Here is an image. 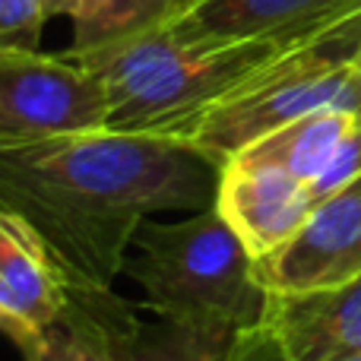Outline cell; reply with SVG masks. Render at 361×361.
<instances>
[{
	"label": "cell",
	"instance_id": "6da1fadb",
	"mask_svg": "<svg viewBox=\"0 0 361 361\" xmlns=\"http://www.w3.org/2000/svg\"><path fill=\"white\" fill-rule=\"evenodd\" d=\"M219 169L190 140L111 127L0 143V209L42 235L70 288L105 292L152 212L216 203Z\"/></svg>",
	"mask_w": 361,
	"mask_h": 361
},
{
	"label": "cell",
	"instance_id": "7a4b0ae2",
	"mask_svg": "<svg viewBox=\"0 0 361 361\" xmlns=\"http://www.w3.org/2000/svg\"><path fill=\"white\" fill-rule=\"evenodd\" d=\"M67 54L102 80L111 130L190 140L212 105L282 51L257 42H193L175 23H159Z\"/></svg>",
	"mask_w": 361,
	"mask_h": 361
},
{
	"label": "cell",
	"instance_id": "3957f363",
	"mask_svg": "<svg viewBox=\"0 0 361 361\" xmlns=\"http://www.w3.org/2000/svg\"><path fill=\"white\" fill-rule=\"evenodd\" d=\"M254 263L228 219L209 206L180 222L146 219L124 273L143 288L152 314L238 333L260 324L267 311Z\"/></svg>",
	"mask_w": 361,
	"mask_h": 361
},
{
	"label": "cell",
	"instance_id": "277c9868",
	"mask_svg": "<svg viewBox=\"0 0 361 361\" xmlns=\"http://www.w3.org/2000/svg\"><path fill=\"white\" fill-rule=\"evenodd\" d=\"M326 108L355 111L352 67L333 63L314 44H298L267 61L212 105L193 127L190 143L222 165L257 140Z\"/></svg>",
	"mask_w": 361,
	"mask_h": 361
},
{
	"label": "cell",
	"instance_id": "5b68a950",
	"mask_svg": "<svg viewBox=\"0 0 361 361\" xmlns=\"http://www.w3.org/2000/svg\"><path fill=\"white\" fill-rule=\"evenodd\" d=\"M102 80L70 54L0 51V143H29L108 127Z\"/></svg>",
	"mask_w": 361,
	"mask_h": 361
},
{
	"label": "cell",
	"instance_id": "8992f818",
	"mask_svg": "<svg viewBox=\"0 0 361 361\" xmlns=\"http://www.w3.org/2000/svg\"><path fill=\"white\" fill-rule=\"evenodd\" d=\"M267 292H311L361 279V175L320 200L298 235L254 263Z\"/></svg>",
	"mask_w": 361,
	"mask_h": 361
},
{
	"label": "cell",
	"instance_id": "52a82bcc",
	"mask_svg": "<svg viewBox=\"0 0 361 361\" xmlns=\"http://www.w3.org/2000/svg\"><path fill=\"white\" fill-rule=\"evenodd\" d=\"M358 10L361 0H193L165 23L193 42H257L292 51Z\"/></svg>",
	"mask_w": 361,
	"mask_h": 361
},
{
	"label": "cell",
	"instance_id": "ba28073f",
	"mask_svg": "<svg viewBox=\"0 0 361 361\" xmlns=\"http://www.w3.org/2000/svg\"><path fill=\"white\" fill-rule=\"evenodd\" d=\"M216 206L238 231L254 260L279 250L314 212V197L301 180L247 156H231L219 169Z\"/></svg>",
	"mask_w": 361,
	"mask_h": 361
},
{
	"label": "cell",
	"instance_id": "9c48e42d",
	"mask_svg": "<svg viewBox=\"0 0 361 361\" xmlns=\"http://www.w3.org/2000/svg\"><path fill=\"white\" fill-rule=\"evenodd\" d=\"M70 282L63 279L48 244L16 212L0 209V307L16 326V345L25 358L42 333L63 314Z\"/></svg>",
	"mask_w": 361,
	"mask_h": 361
},
{
	"label": "cell",
	"instance_id": "30bf717a",
	"mask_svg": "<svg viewBox=\"0 0 361 361\" xmlns=\"http://www.w3.org/2000/svg\"><path fill=\"white\" fill-rule=\"evenodd\" d=\"M260 324L292 361L361 358V279L311 292H267Z\"/></svg>",
	"mask_w": 361,
	"mask_h": 361
},
{
	"label": "cell",
	"instance_id": "8fae6325",
	"mask_svg": "<svg viewBox=\"0 0 361 361\" xmlns=\"http://www.w3.org/2000/svg\"><path fill=\"white\" fill-rule=\"evenodd\" d=\"M92 298L114 361H225L228 355L235 336L231 330L171 320L162 314L143 320L130 301L114 295V288H92Z\"/></svg>",
	"mask_w": 361,
	"mask_h": 361
},
{
	"label": "cell",
	"instance_id": "7c38bea8",
	"mask_svg": "<svg viewBox=\"0 0 361 361\" xmlns=\"http://www.w3.org/2000/svg\"><path fill=\"white\" fill-rule=\"evenodd\" d=\"M358 111H343V108H326V111H314L301 121H292L282 130L269 133V137L250 143L247 149L235 152V156H247L254 162L273 165V169L286 171L288 178L301 180L314 197V184L333 162L339 143L345 133L352 130ZM317 203V200H314Z\"/></svg>",
	"mask_w": 361,
	"mask_h": 361
},
{
	"label": "cell",
	"instance_id": "4fadbf2b",
	"mask_svg": "<svg viewBox=\"0 0 361 361\" xmlns=\"http://www.w3.org/2000/svg\"><path fill=\"white\" fill-rule=\"evenodd\" d=\"M25 361H114L92 288H70L63 314L42 333V343Z\"/></svg>",
	"mask_w": 361,
	"mask_h": 361
},
{
	"label": "cell",
	"instance_id": "5bb4252c",
	"mask_svg": "<svg viewBox=\"0 0 361 361\" xmlns=\"http://www.w3.org/2000/svg\"><path fill=\"white\" fill-rule=\"evenodd\" d=\"M184 6H187V0H114L99 19H92L89 25H76L73 48L70 51H82V48H92V44L159 25L165 19L178 16Z\"/></svg>",
	"mask_w": 361,
	"mask_h": 361
},
{
	"label": "cell",
	"instance_id": "9a60e30c",
	"mask_svg": "<svg viewBox=\"0 0 361 361\" xmlns=\"http://www.w3.org/2000/svg\"><path fill=\"white\" fill-rule=\"evenodd\" d=\"M48 19V0H0V51H38Z\"/></svg>",
	"mask_w": 361,
	"mask_h": 361
},
{
	"label": "cell",
	"instance_id": "2e32d148",
	"mask_svg": "<svg viewBox=\"0 0 361 361\" xmlns=\"http://www.w3.org/2000/svg\"><path fill=\"white\" fill-rule=\"evenodd\" d=\"M225 361H292L282 352V345L276 343V336L267 330L263 324H254V326H244L231 336V345H228V355ZM352 361H361V358H352Z\"/></svg>",
	"mask_w": 361,
	"mask_h": 361
},
{
	"label": "cell",
	"instance_id": "e0dca14e",
	"mask_svg": "<svg viewBox=\"0 0 361 361\" xmlns=\"http://www.w3.org/2000/svg\"><path fill=\"white\" fill-rule=\"evenodd\" d=\"M111 4L114 0H80V13L73 16V29L76 25H89L92 19H99Z\"/></svg>",
	"mask_w": 361,
	"mask_h": 361
},
{
	"label": "cell",
	"instance_id": "ac0fdd59",
	"mask_svg": "<svg viewBox=\"0 0 361 361\" xmlns=\"http://www.w3.org/2000/svg\"><path fill=\"white\" fill-rule=\"evenodd\" d=\"M51 4V16H70L73 19L80 13V0H48Z\"/></svg>",
	"mask_w": 361,
	"mask_h": 361
},
{
	"label": "cell",
	"instance_id": "d6986e66",
	"mask_svg": "<svg viewBox=\"0 0 361 361\" xmlns=\"http://www.w3.org/2000/svg\"><path fill=\"white\" fill-rule=\"evenodd\" d=\"M352 89H355V111L361 114V57L352 63Z\"/></svg>",
	"mask_w": 361,
	"mask_h": 361
},
{
	"label": "cell",
	"instance_id": "ffe728a7",
	"mask_svg": "<svg viewBox=\"0 0 361 361\" xmlns=\"http://www.w3.org/2000/svg\"><path fill=\"white\" fill-rule=\"evenodd\" d=\"M0 333H4V336L10 339V343H16V326H13V320H10V317H6L4 307H0Z\"/></svg>",
	"mask_w": 361,
	"mask_h": 361
},
{
	"label": "cell",
	"instance_id": "44dd1931",
	"mask_svg": "<svg viewBox=\"0 0 361 361\" xmlns=\"http://www.w3.org/2000/svg\"><path fill=\"white\" fill-rule=\"evenodd\" d=\"M190 4H193V0H187V6H190Z\"/></svg>",
	"mask_w": 361,
	"mask_h": 361
}]
</instances>
